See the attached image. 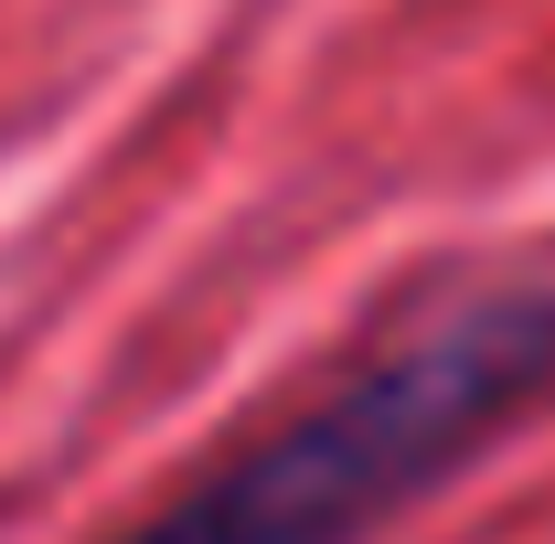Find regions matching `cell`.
Instances as JSON below:
<instances>
[{
	"instance_id": "obj_1",
	"label": "cell",
	"mask_w": 555,
	"mask_h": 544,
	"mask_svg": "<svg viewBox=\"0 0 555 544\" xmlns=\"http://www.w3.org/2000/svg\"><path fill=\"white\" fill-rule=\"evenodd\" d=\"M555 396V288H481L343 363L310 406L214 449L107 544H374Z\"/></svg>"
}]
</instances>
